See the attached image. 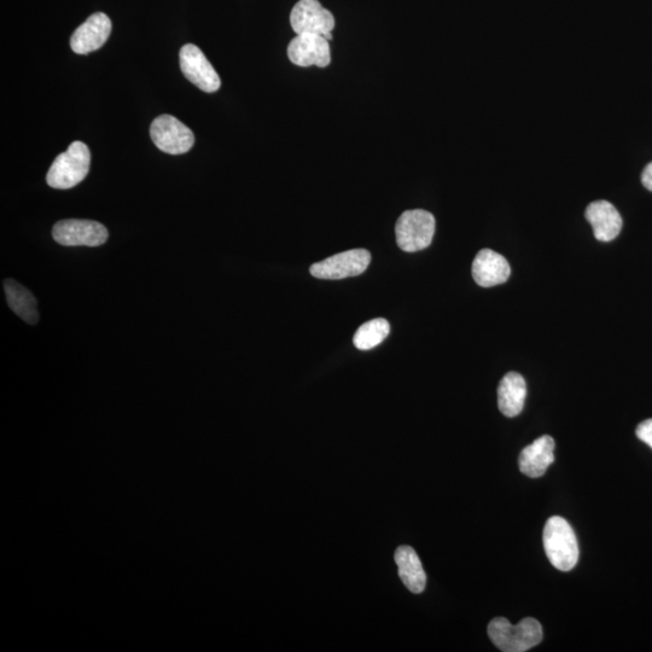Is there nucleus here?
Wrapping results in <instances>:
<instances>
[{
    "label": "nucleus",
    "mask_w": 652,
    "mask_h": 652,
    "mask_svg": "<svg viewBox=\"0 0 652 652\" xmlns=\"http://www.w3.org/2000/svg\"><path fill=\"white\" fill-rule=\"evenodd\" d=\"M488 636L499 650L525 652L543 642V628L533 617H526L520 624L511 625L505 617L489 622Z\"/></svg>",
    "instance_id": "f257e3e1"
},
{
    "label": "nucleus",
    "mask_w": 652,
    "mask_h": 652,
    "mask_svg": "<svg viewBox=\"0 0 652 652\" xmlns=\"http://www.w3.org/2000/svg\"><path fill=\"white\" fill-rule=\"evenodd\" d=\"M544 549L552 566L569 572L579 561V545L575 532L563 517L553 516L546 522Z\"/></svg>",
    "instance_id": "f03ea898"
},
{
    "label": "nucleus",
    "mask_w": 652,
    "mask_h": 652,
    "mask_svg": "<svg viewBox=\"0 0 652 652\" xmlns=\"http://www.w3.org/2000/svg\"><path fill=\"white\" fill-rule=\"evenodd\" d=\"M91 153L83 142H73L66 153L58 155L52 163L46 182L51 188L68 190L77 186L89 174Z\"/></svg>",
    "instance_id": "7ed1b4c3"
},
{
    "label": "nucleus",
    "mask_w": 652,
    "mask_h": 652,
    "mask_svg": "<svg viewBox=\"0 0 652 652\" xmlns=\"http://www.w3.org/2000/svg\"><path fill=\"white\" fill-rule=\"evenodd\" d=\"M435 234V218L423 209H413L400 215L395 226V235L400 249L415 253L432 244Z\"/></svg>",
    "instance_id": "20e7f679"
},
{
    "label": "nucleus",
    "mask_w": 652,
    "mask_h": 652,
    "mask_svg": "<svg viewBox=\"0 0 652 652\" xmlns=\"http://www.w3.org/2000/svg\"><path fill=\"white\" fill-rule=\"evenodd\" d=\"M154 144L163 153L182 155L194 147L195 136L188 126L172 115H161L150 127Z\"/></svg>",
    "instance_id": "39448f33"
},
{
    "label": "nucleus",
    "mask_w": 652,
    "mask_h": 652,
    "mask_svg": "<svg viewBox=\"0 0 652 652\" xmlns=\"http://www.w3.org/2000/svg\"><path fill=\"white\" fill-rule=\"evenodd\" d=\"M54 240L64 247H98L108 240L107 227L92 220L58 221L52 230Z\"/></svg>",
    "instance_id": "423d86ee"
},
{
    "label": "nucleus",
    "mask_w": 652,
    "mask_h": 652,
    "mask_svg": "<svg viewBox=\"0 0 652 652\" xmlns=\"http://www.w3.org/2000/svg\"><path fill=\"white\" fill-rule=\"evenodd\" d=\"M290 23L296 34H317L333 39L335 17L318 0H300L290 14Z\"/></svg>",
    "instance_id": "0eeeda50"
},
{
    "label": "nucleus",
    "mask_w": 652,
    "mask_h": 652,
    "mask_svg": "<svg viewBox=\"0 0 652 652\" xmlns=\"http://www.w3.org/2000/svg\"><path fill=\"white\" fill-rule=\"evenodd\" d=\"M371 263V254L366 249H351L330 256L311 266V275L318 279H343L362 275Z\"/></svg>",
    "instance_id": "6e6552de"
},
{
    "label": "nucleus",
    "mask_w": 652,
    "mask_h": 652,
    "mask_svg": "<svg viewBox=\"0 0 652 652\" xmlns=\"http://www.w3.org/2000/svg\"><path fill=\"white\" fill-rule=\"evenodd\" d=\"M179 60L180 68L190 83L199 87L203 92L213 93L220 89L219 74L196 45H184L180 50Z\"/></svg>",
    "instance_id": "1a4fd4ad"
},
{
    "label": "nucleus",
    "mask_w": 652,
    "mask_h": 652,
    "mask_svg": "<svg viewBox=\"0 0 652 652\" xmlns=\"http://www.w3.org/2000/svg\"><path fill=\"white\" fill-rule=\"evenodd\" d=\"M288 57L295 66L328 67L331 62L329 40L317 34H296L288 46Z\"/></svg>",
    "instance_id": "9d476101"
},
{
    "label": "nucleus",
    "mask_w": 652,
    "mask_h": 652,
    "mask_svg": "<svg viewBox=\"0 0 652 652\" xmlns=\"http://www.w3.org/2000/svg\"><path fill=\"white\" fill-rule=\"evenodd\" d=\"M112 29V21L106 14H93L73 33L71 48L78 55L100 50L107 43Z\"/></svg>",
    "instance_id": "9b49d317"
},
{
    "label": "nucleus",
    "mask_w": 652,
    "mask_h": 652,
    "mask_svg": "<svg viewBox=\"0 0 652 652\" xmlns=\"http://www.w3.org/2000/svg\"><path fill=\"white\" fill-rule=\"evenodd\" d=\"M471 272L480 287L491 288L508 281L511 267L503 255L492 249H482L476 255Z\"/></svg>",
    "instance_id": "f8f14e48"
},
{
    "label": "nucleus",
    "mask_w": 652,
    "mask_h": 652,
    "mask_svg": "<svg viewBox=\"0 0 652 652\" xmlns=\"http://www.w3.org/2000/svg\"><path fill=\"white\" fill-rule=\"evenodd\" d=\"M553 451H555V440L550 435L541 436L533 444L523 448L518 458L521 473L532 479L543 476L555 462Z\"/></svg>",
    "instance_id": "ddd939ff"
},
{
    "label": "nucleus",
    "mask_w": 652,
    "mask_h": 652,
    "mask_svg": "<svg viewBox=\"0 0 652 652\" xmlns=\"http://www.w3.org/2000/svg\"><path fill=\"white\" fill-rule=\"evenodd\" d=\"M585 215L598 241L610 242L620 235L624 223L620 213L610 202L601 200L590 203Z\"/></svg>",
    "instance_id": "4468645a"
},
{
    "label": "nucleus",
    "mask_w": 652,
    "mask_h": 652,
    "mask_svg": "<svg viewBox=\"0 0 652 652\" xmlns=\"http://www.w3.org/2000/svg\"><path fill=\"white\" fill-rule=\"evenodd\" d=\"M527 397V383L517 372H509L499 383L498 406L506 417L520 415Z\"/></svg>",
    "instance_id": "2eb2a0df"
},
{
    "label": "nucleus",
    "mask_w": 652,
    "mask_h": 652,
    "mask_svg": "<svg viewBox=\"0 0 652 652\" xmlns=\"http://www.w3.org/2000/svg\"><path fill=\"white\" fill-rule=\"evenodd\" d=\"M395 563L401 581L412 593H422L426 589L427 575L417 552L410 546H400L395 551Z\"/></svg>",
    "instance_id": "dca6fc26"
},
{
    "label": "nucleus",
    "mask_w": 652,
    "mask_h": 652,
    "mask_svg": "<svg viewBox=\"0 0 652 652\" xmlns=\"http://www.w3.org/2000/svg\"><path fill=\"white\" fill-rule=\"evenodd\" d=\"M4 290L11 310L29 325H36L39 320L38 305L31 291L14 279H5Z\"/></svg>",
    "instance_id": "f3484780"
},
{
    "label": "nucleus",
    "mask_w": 652,
    "mask_h": 652,
    "mask_svg": "<svg viewBox=\"0 0 652 652\" xmlns=\"http://www.w3.org/2000/svg\"><path fill=\"white\" fill-rule=\"evenodd\" d=\"M389 333L390 325L387 320L377 318L360 326L354 334L353 343L360 351H370L386 340Z\"/></svg>",
    "instance_id": "a211bd4d"
},
{
    "label": "nucleus",
    "mask_w": 652,
    "mask_h": 652,
    "mask_svg": "<svg viewBox=\"0 0 652 652\" xmlns=\"http://www.w3.org/2000/svg\"><path fill=\"white\" fill-rule=\"evenodd\" d=\"M636 434L639 440L652 448V419H646V421L640 423Z\"/></svg>",
    "instance_id": "6ab92c4d"
},
{
    "label": "nucleus",
    "mask_w": 652,
    "mask_h": 652,
    "mask_svg": "<svg viewBox=\"0 0 652 652\" xmlns=\"http://www.w3.org/2000/svg\"><path fill=\"white\" fill-rule=\"evenodd\" d=\"M642 183L646 189L652 191V162L645 167L642 174Z\"/></svg>",
    "instance_id": "aec40b11"
}]
</instances>
